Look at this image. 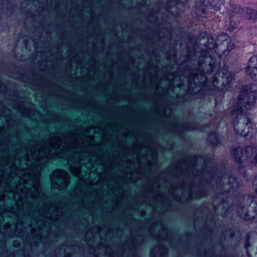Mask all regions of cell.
<instances>
[{
    "mask_svg": "<svg viewBox=\"0 0 257 257\" xmlns=\"http://www.w3.org/2000/svg\"><path fill=\"white\" fill-rule=\"evenodd\" d=\"M68 166L73 175L89 185L100 183L106 176L104 162L90 152L81 151L73 154L68 160Z\"/></svg>",
    "mask_w": 257,
    "mask_h": 257,
    "instance_id": "cell-1",
    "label": "cell"
},
{
    "mask_svg": "<svg viewBox=\"0 0 257 257\" xmlns=\"http://www.w3.org/2000/svg\"><path fill=\"white\" fill-rule=\"evenodd\" d=\"M49 230V224L38 216L25 215L19 221L16 232L23 238L34 240H41Z\"/></svg>",
    "mask_w": 257,
    "mask_h": 257,
    "instance_id": "cell-2",
    "label": "cell"
},
{
    "mask_svg": "<svg viewBox=\"0 0 257 257\" xmlns=\"http://www.w3.org/2000/svg\"><path fill=\"white\" fill-rule=\"evenodd\" d=\"M105 138L116 145L130 149L135 144L137 139L128 129L119 124H109L104 130Z\"/></svg>",
    "mask_w": 257,
    "mask_h": 257,
    "instance_id": "cell-3",
    "label": "cell"
},
{
    "mask_svg": "<svg viewBox=\"0 0 257 257\" xmlns=\"http://www.w3.org/2000/svg\"><path fill=\"white\" fill-rule=\"evenodd\" d=\"M119 237L118 229L95 226L90 228L85 235V241L91 248L114 242Z\"/></svg>",
    "mask_w": 257,
    "mask_h": 257,
    "instance_id": "cell-4",
    "label": "cell"
},
{
    "mask_svg": "<svg viewBox=\"0 0 257 257\" xmlns=\"http://www.w3.org/2000/svg\"><path fill=\"white\" fill-rule=\"evenodd\" d=\"M193 223L195 231L203 237L209 236L213 232L215 226L211 211L205 206H201L196 209Z\"/></svg>",
    "mask_w": 257,
    "mask_h": 257,
    "instance_id": "cell-5",
    "label": "cell"
},
{
    "mask_svg": "<svg viewBox=\"0 0 257 257\" xmlns=\"http://www.w3.org/2000/svg\"><path fill=\"white\" fill-rule=\"evenodd\" d=\"M257 90L255 84L245 85L240 89L236 99V106L241 112L251 109L256 100Z\"/></svg>",
    "mask_w": 257,
    "mask_h": 257,
    "instance_id": "cell-6",
    "label": "cell"
},
{
    "mask_svg": "<svg viewBox=\"0 0 257 257\" xmlns=\"http://www.w3.org/2000/svg\"><path fill=\"white\" fill-rule=\"evenodd\" d=\"M36 51V46L34 40L28 36L20 37L16 41L14 55L20 61H26L31 59Z\"/></svg>",
    "mask_w": 257,
    "mask_h": 257,
    "instance_id": "cell-7",
    "label": "cell"
},
{
    "mask_svg": "<svg viewBox=\"0 0 257 257\" xmlns=\"http://www.w3.org/2000/svg\"><path fill=\"white\" fill-rule=\"evenodd\" d=\"M256 197L253 195L246 194L242 196L238 201L237 211L242 219L251 221L256 218Z\"/></svg>",
    "mask_w": 257,
    "mask_h": 257,
    "instance_id": "cell-8",
    "label": "cell"
},
{
    "mask_svg": "<svg viewBox=\"0 0 257 257\" xmlns=\"http://www.w3.org/2000/svg\"><path fill=\"white\" fill-rule=\"evenodd\" d=\"M23 203L19 192L11 190L0 192V208L4 211H17L21 208Z\"/></svg>",
    "mask_w": 257,
    "mask_h": 257,
    "instance_id": "cell-9",
    "label": "cell"
},
{
    "mask_svg": "<svg viewBox=\"0 0 257 257\" xmlns=\"http://www.w3.org/2000/svg\"><path fill=\"white\" fill-rule=\"evenodd\" d=\"M49 182L51 189L58 192L65 191L68 188L71 178L69 174L62 168L53 170L49 175Z\"/></svg>",
    "mask_w": 257,
    "mask_h": 257,
    "instance_id": "cell-10",
    "label": "cell"
},
{
    "mask_svg": "<svg viewBox=\"0 0 257 257\" xmlns=\"http://www.w3.org/2000/svg\"><path fill=\"white\" fill-rule=\"evenodd\" d=\"M188 78L183 74L174 76L167 91V96L177 100L183 97L188 91Z\"/></svg>",
    "mask_w": 257,
    "mask_h": 257,
    "instance_id": "cell-11",
    "label": "cell"
},
{
    "mask_svg": "<svg viewBox=\"0 0 257 257\" xmlns=\"http://www.w3.org/2000/svg\"><path fill=\"white\" fill-rule=\"evenodd\" d=\"M232 125L235 133L246 140H249L253 134V125L251 120L243 114L236 115L232 121Z\"/></svg>",
    "mask_w": 257,
    "mask_h": 257,
    "instance_id": "cell-12",
    "label": "cell"
},
{
    "mask_svg": "<svg viewBox=\"0 0 257 257\" xmlns=\"http://www.w3.org/2000/svg\"><path fill=\"white\" fill-rule=\"evenodd\" d=\"M154 208L148 203H141L128 209L126 216L136 221H145L150 219L154 214Z\"/></svg>",
    "mask_w": 257,
    "mask_h": 257,
    "instance_id": "cell-13",
    "label": "cell"
},
{
    "mask_svg": "<svg viewBox=\"0 0 257 257\" xmlns=\"http://www.w3.org/2000/svg\"><path fill=\"white\" fill-rule=\"evenodd\" d=\"M217 190L222 194H230L236 192L239 184L237 178L232 175L223 174L216 183Z\"/></svg>",
    "mask_w": 257,
    "mask_h": 257,
    "instance_id": "cell-14",
    "label": "cell"
},
{
    "mask_svg": "<svg viewBox=\"0 0 257 257\" xmlns=\"http://www.w3.org/2000/svg\"><path fill=\"white\" fill-rule=\"evenodd\" d=\"M119 167L125 176L131 178L138 172L140 167L137 154L128 153L124 156L119 162Z\"/></svg>",
    "mask_w": 257,
    "mask_h": 257,
    "instance_id": "cell-15",
    "label": "cell"
},
{
    "mask_svg": "<svg viewBox=\"0 0 257 257\" xmlns=\"http://www.w3.org/2000/svg\"><path fill=\"white\" fill-rule=\"evenodd\" d=\"M19 218L15 212L4 211L0 214V231L6 234L16 232Z\"/></svg>",
    "mask_w": 257,
    "mask_h": 257,
    "instance_id": "cell-16",
    "label": "cell"
},
{
    "mask_svg": "<svg viewBox=\"0 0 257 257\" xmlns=\"http://www.w3.org/2000/svg\"><path fill=\"white\" fill-rule=\"evenodd\" d=\"M182 166L183 170L185 173H189L193 177H197L204 172L207 164L204 158L200 156H196L185 162Z\"/></svg>",
    "mask_w": 257,
    "mask_h": 257,
    "instance_id": "cell-17",
    "label": "cell"
},
{
    "mask_svg": "<svg viewBox=\"0 0 257 257\" xmlns=\"http://www.w3.org/2000/svg\"><path fill=\"white\" fill-rule=\"evenodd\" d=\"M39 182L37 178L30 173L20 176V191L29 194L32 197L38 195Z\"/></svg>",
    "mask_w": 257,
    "mask_h": 257,
    "instance_id": "cell-18",
    "label": "cell"
},
{
    "mask_svg": "<svg viewBox=\"0 0 257 257\" xmlns=\"http://www.w3.org/2000/svg\"><path fill=\"white\" fill-rule=\"evenodd\" d=\"M214 42L215 40L211 35L205 32L200 33L195 42L194 50L196 53L200 55L206 54L213 49Z\"/></svg>",
    "mask_w": 257,
    "mask_h": 257,
    "instance_id": "cell-19",
    "label": "cell"
},
{
    "mask_svg": "<svg viewBox=\"0 0 257 257\" xmlns=\"http://www.w3.org/2000/svg\"><path fill=\"white\" fill-rule=\"evenodd\" d=\"M208 83L206 75L199 72H194L188 78V91L190 94L194 95L203 91Z\"/></svg>",
    "mask_w": 257,
    "mask_h": 257,
    "instance_id": "cell-20",
    "label": "cell"
},
{
    "mask_svg": "<svg viewBox=\"0 0 257 257\" xmlns=\"http://www.w3.org/2000/svg\"><path fill=\"white\" fill-rule=\"evenodd\" d=\"M241 235L235 228H229L224 230L220 237V244L222 248H233L240 243Z\"/></svg>",
    "mask_w": 257,
    "mask_h": 257,
    "instance_id": "cell-21",
    "label": "cell"
},
{
    "mask_svg": "<svg viewBox=\"0 0 257 257\" xmlns=\"http://www.w3.org/2000/svg\"><path fill=\"white\" fill-rule=\"evenodd\" d=\"M35 162L29 149H22L19 150L13 161L15 167L22 171L29 169Z\"/></svg>",
    "mask_w": 257,
    "mask_h": 257,
    "instance_id": "cell-22",
    "label": "cell"
},
{
    "mask_svg": "<svg viewBox=\"0 0 257 257\" xmlns=\"http://www.w3.org/2000/svg\"><path fill=\"white\" fill-rule=\"evenodd\" d=\"M232 40L226 33L220 34L215 40L213 49L215 54L220 58L224 57L231 47Z\"/></svg>",
    "mask_w": 257,
    "mask_h": 257,
    "instance_id": "cell-23",
    "label": "cell"
},
{
    "mask_svg": "<svg viewBox=\"0 0 257 257\" xmlns=\"http://www.w3.org/2000/svg\"><path fill=\"white\" fill-rule=\"evenodd\" d=\"M39 210L42 216L52 220H57L63 214L62 207L53 203H43L40 205Z\"/></svg>",
    "mask_w": 257,
    "mask_h": 257,
    "instance_id": "cell-24",
    "label": "cell"
},
{
    "mask_svg": "<svg viewBox=\"0 0 257 257\" xmlns=\"http://www.w3.org/2000/svg\"><path fill=\"white\" fill-rule=\"evenodd\" d=\"M81 247L75 244H65L60 246L55 251V257H83Z\"/></svg>",
    "mask_w": 257,
    "mask_h": 257,
    "instance_id": "cell-25",
    "label": "cell"
},
{
    "mask_svg": "<svg viewBox=\"0 0 257 257\" xmlns=\"http://www.w3.org/2000/svg\"><path fill=\"white\" fill-rule=\"evenodd\" d=\"M87 142L92 146L101 145L105 138L104 131L100 127L93 126L88 128L85 132Z\"/></svg>",
    "mask_w": 257,
    "mask_h": 257,
    "instance_id": "cell-26",
    "label": "cell"
},
{
    "mask_svg": "<svg viewBox=\"0 0 257 257\" xmlns=\"http://www.w3.org/2000/svg\"><path fill=\"white\" fill-rule=\"evenodd\" d=\"M215 61L211 55L203 54L200 55L197 62L198 70L204 75H210L214 70Z\"/></svg>",
    "mask_w": 257,
    "mask_h": 257,
    "instance_id": "cell-27",
    "label": "cell"
},
{
    "mask_svg": "<svg viewBox=\"0 0 257 257\" xmlns=\"http://www.w3.org/2000/svg\"><path fill=\"white\" fill-rule=\"evenodd\" d=\"M231 75L230 73L225 69L218 71L213 76L211 84L216 89L220 90L225 88L230 83Z\"/></svg>",
    "mask_w": 257,
    "mask_h": 257,
    "instance_id": "cell-28",
    "label": "cell"
},
{
    "mask_svg": "<svg viewBox=\"0 0 257 257\" xmlns=\"http://www.w3.org/2000/svg\"><path fill=\"white\" fill-rule=\"evenodd\" d=\"M148 231L152 237L158 240H164L168 235L167 228L164 224L159 221L152 223L148 228Z\"/></svg>",
    "mask_w": 257,
    "mask_h": 257,
    "instance_id": "cell-29",
    "label": "cell"
},
{
    "mask_svg": "<svg viewBox=\"0 0 257 257\" xmlns=\"http://www.w3.org/2000/svg\"><path fill=\"white\" fill-rule=\"evenodd\" d=\"M192 191L190 187L186 184L176 186L172 191V197L179 202H185L191 199Z\"/></svg>",
    "mask_w": 257,
    "mask_h": 257,
    "instance_id": "cell-30",
    "label": "cell"
},
{
    "mask_svg": "<svg viewBox=\"0 0 257 257\" xmlns=\"http://www.w3.org/2000/svg\"><path fill=\"white\" fill-rule=\"evenodd\" d=\"M229 199L225 196H216L212 201V206L214 212L218 215L226 213L229 208Z\"/></svg>",
    "mask_w": 257,
    "mask_h": 257,
    "instance_id": "cell-31",
    "label": "cell"
},
{
    "mask_svg": "<svg viewBox=\"0 0 257 257\" xmlns=\"http://www.w3.org/2000/svg\"><path fill=\"white\" fill-rule=\"evenodd\" d=\"M245 246L248 257H257V235L255 232L247 233Z\"/></svg>",
    "mask_w": 257,
    "mask_h": 257,
    "instance_id": "cell-32",
    "label": "cell"
},
{
    "mask_svg": "<svg viewBox=\"0 0 257 257\" xmlns=\"http://www.w3.org/2000/svg\"><path fill=\"white\" fill-rule=\"evenodd\" d=\"M140 165L145 168H150L153 162V155L152 150L147 147H142L137 154Z\"/></svg>",
    "mask_w": 257,
    "mask_h": 257,
    "instance_id": "cell-33",
    "label": "cell"
},
{
    "mask_svg": "<svg viewBox=\"0 0 257 257\" xmlns=\"http://www.w3.org/2000/svg\"><path fill=\"white\" fill-rule=\"evenodd\" d=\"M94 257H114V253L108 244H102L91 248Z\"/></svg>",
    "mask_w": 257,
    "mask_h": 257,
    "instance_id": "cell-34",
    "label": "cell"
},
{
    "mask_svg": "<svg viewBox=\"0 0 257 257\" xmlns=\"http://www.w3.org/2000/svg\"><path fill=\"white\" fill-rule=\"evenodd\" d=\"M150 257H169V248L164 244L157 243L149 251Z\"/></svg>",
    "mask_w": 257,
    "mask_h": 257,
    "instance_id": "cell-35",
    "label": "cell"
},
{
    "mask_svg": "<svg viewBox=\"0 0 257 257\" xmlns=\"http://www.w3.org/2000/svg\"><path fill=\"white\" fill-rule=\"evenodd\" d=\"M186 1H173L168 2V8L169 11L173 15H180L185 10L186 5Z\"/></svg>",
    "mask_w": 257,
    "mask_h": 257,
    "instance_id": "cell-36",
    "label": "cell"
},
{
    "mask_svg": "<svg viewBox=\"0 0 257 257\" xmlns=\"http://www.w3.org/2000/svg\"><path fill=\"white\" fill-rule=\"evenodd\" d=\"M32 156L36 162L43 160L46 156V152L44 147L40 144H36L29 149Z\"/></svg>",
    "mask_w": 257,
    "mask_h": 257,
    "instance_id": "cell-37",
    "label": "cell"
},
{
    "mask_svg": "<svg viewBox=\"0 0 257 257\" xmlns=\"http://www.w3.org/2000/svg\"><path fill=\"white\" fill-rule=\"evenodd\" d=\"M215 245L211 242H204L200 247V255L202 257H215Z\"/></svg>",
    "mask_w": 257,
    "mask_h": 257,
    "instance_id": "cell-38",
    "label": "cell"
},
{
    "mask_svg": "<svg viewBox=\"0 0 257 257\" xmlns=\"http://www.w3.org/2000/svg\"><path fill=\"white\" fill-rule=\"evenodd\" d=\"M20 175L15 172L11 173L7 179L10 190L18 192L20 191Z\"/></svg>",
    "mask_w": 257,
    "mask_h": 257,
    "instance_id": "cell-39",
    "label": "cell"
},
{
    "mask_svg": "<svg viewBox=\"0 0 257 257\" xmlns=\"http://www.w3.org/2000/svg\"><path fill=\"white\" fill-rule=\"evenodd\" d=\"M256 56L254 55L250 58L248 61L247 71L250 79L255 82L256 81Z\"/></svg>",
    "mask_w": 257,
    "mask_h": 257,
    "instance_id": "cell-40",
    "label": "cell"
},
{
    "mask_svg": "<svg viewBox=\"0 0 257 257\" xmlns=\"http://www.w3.org/2000/svg\"><path fill=\"white\" fill-rule=\"evenodd\" d=\"M256 148L252 146H246L244 148V154L246 159L254 166H256Z\"/></svg>",
    "mask_w": 257,
    "mask_h": 257,
    "instance_id": "cell-41",
    "label": "cell"
},
{
    "mask_svg": "<svg viewBox=\"0 0 257 257\" xmlns=\"http://www.w3.org/2000/svg\"><path fill=\"white\" fill-rule=\"evenodd\" d=\"M174 77V76L173 75L168 74L163 78L161 80L158 88V91H159L160 94H163L165 93H167Z\"/></svg>",
    "mask_w": 257,
    "mask_h": 257,
    "instance_id": "cell-42",
    "label": "cell"
},
{
    "mask_svg": "<svg viewBox=\"0 0 257 257\" xmlns=\"http://www.w3.org/2000/svg\"><path fill=\"white\" fill-rule=\"evenodd\" d=\"M169 183L165 180H159L156 186V192L159 196H164V194L167 193L170 189Z\"/></svg>",
    "mask_w": 257,
    "mask_h": 257,
    "instance_id": "cell-43",
    "label": "cell"
},
{
    "mask_svg": "<svg viewBox=\"0 0 257 257\" xmlns=\"http://www.w3.org/2000/svg\"><path fill=\"white\" fill-rule=\"evenodd\" d=\"M233 158L236 163L239 165H242L243 163V152L240 147H235L232 150Z\"/></svg>",
    "mask_w": 257,
    "mask_h": 257,
    "instance_id": "cell-44",
    "label": "cell"
},
{
    "mask_svg": "<svg viewBox=\"0 0 257 257\" xmlns=\"http://www.w3.org/2000/svg\"><path fill=\"white\" fill-rule=\"evenodd\" d=\"M62 139L58 136H53L48 139V145L53 150H57L63 145Z\"/></svg>",
    "mask_w": 257,
    "mask_h": 257,
    "instance_id": "cell-45",
    "label": "cell"
},
{
    "mask_svg": "<svg viewBox=\"0 0 257 257\" xmlns=\"http://www.w3.org/2000/svg\"><path fill=\"white\" fill-rule=\"evenodd\" d=\"M10 124V118L8 115L0 112V135L5 132Z\"/></svg>",
    "mask_w": 257,
    "mask_h": 257,
    "instance_id": "cell-46",
    "label": "cell"
},
{
    "mask_svg": "<svg viewBox=\"0 0 257 257\" xmlns=\"http://www.w3.org/2000/svg\"><path fill=\"white\" fill-rule=\"evenodd\" d=\"M207 141L209 145L213 148L216 147L220 144L218 136L214 132H211L208 134Z\"/></svg>",
    "mask_w": 257,
    "mask_h": 257,
    "instance_id": "cell-47",
    "label": "cell"
},
{
    "mask_svg": "<svg viewBox=\"0 0 257 257\" xmlns=\"http://www.w3.org/2000/svg\"><path fill=\"white\" fill-rule=\"evenodd\" d=\"M7 257H31L29 252L23 249H17L11 252Z\"/></svg>",
    "mask_w": 257,
    "mask_h": 257,
    "instance_id": "cell-48",
    "label": "cell"
},
{
    "mask_svg": "<svg viewBox=\"0 0 257 257\" xmlns=\"http://www.w3.org/2000/svg\"><path fill=\"white\" fill-rule=\"evenodd\" d=\"M256 11L250 8H245V19L249 21H254L256 19Z\"/></svg>",
    "mask_w": 257,
    "mask_h": 257,
    "instance_id": "cell-49",
    "label": "cell"
},
{
    "mask_svg": "<svg viewBox=\"0 0 257 257\" xmlns=\"http://www.w3.org/2000/svg\"><path fill=\"white\" fill-rule=\"evenodd\" d=\"M8 91V87L0 80V92L6 93Z\"/></svg>",
    "mask_w": 257,
    "mask_h": 257,
    "instance_id": "cell-50",
    "label": "cell"
},
{
    "mask_svg": "<svg viewBox=\"0 0 257 257\" xmlns=\"http://www.w3.org/2000/svg\"><path fill=\"white\" fill-rule=\"evenodd\" d=\"M256 183H257L256 177L255 176L254 177V180H253V183H252L253 190H254V192L255 194H256V190H257V189H256V187H257Z\"/></svg>",
    "mask_w": 257,
    "mask_h": 257,
    "instance_id": "cell-51",
    "label": "cell"
},
{
    "mask_svg": "<svg viewBox=\"0 0 257 257\" xmlns=\"http://www.w3.org/2000/svg\"><path fill=\"white\" fill-rule=\"evenodd\" d=\"M4 173H5V171H4V169L0 167V184H1V183L2 181V180L3 179Z\"/></svg>",
    "mask_w": 257,
    "mask_h": 257,
    "instance_id": "cell-52",
    "label": "cell"
},
{
    "mask_svg": "<svg viewBox=\"0 0 257 257\" xmlns=\"http://www.w3.org/2000/svg\"><path fill=\"white\" fill-rule=\"evenodd\" d=\"M1 21H2V17H1V14H0V23L1 22Z\"/></svg>",
    "mask_w": 257,
    "mask_h": 257,
    "instance_id": "cell-53",
    "label": "cell"
}]
</instances>
